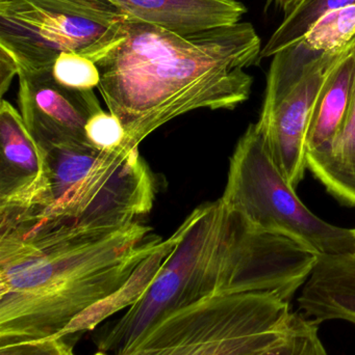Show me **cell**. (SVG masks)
<instances>
[{
    "mask_svg": "<svg viewBox=\"0 0 355 355\" xmlns=\"http://www.w3.org/2000/svg\"><path fill=\"white\" fill-rule=\"evenodd\" d=\"M52 75L64 87L79 91H91L100 83V73L95 62L74 52H63L56 58Z\"/></svg>",
    "mask_w": 355,
    "mask_h": 355,
    "instance_id": "obj_19",
    "label": "cell"
},
{
    "mask_svg": "<svg viewBox=\"0 0 355 355\" xmlns=\"http://www.w3.org/2000/svg\"><path fill=\"white\" fill-rule=\"evenodd\" d=\"M174 246L175 237L172 234L168 239L160 241L156 250L139 265L120 289L88 309L54 338H68L71 335L93 331L100 322L114 313L137 304L156 279Z\"/></svg>",
    "mask_w": 355,
    "mask_h": 355,
    "instance_id": "obj_15",
    "label": "cell"
},
{
    "mask_svg": "<svg viewBox=\"0 0 355 355\" xmlns=\"http://www.w3.org/2000/svg\"><path fill=\"white\" fill-rule=\"evenodd\" d=\"M0 1H4V0H0Z\"/></svg>",
    "mask_w": 355,
    "mask_h": 355,
    "instance_id": "obj_25",
    "label": "cell"
},
{
    "mask_svg": "<svg viewBox=\"0 0 355 355\" xmlns=\"http://www.w3.org/2000/svg\"><path fill=\"white\" fill-rule=\"evenodd\" d=\"M298 306L316 323L345 320L355 323V252L327 256L318 263L302 287Z\"/></svg>",
    "mask_w": 355,
    "mask_h": 355,
    "instance_id": "obj_12",
    "label": "cell"
},
{
    "mask_svg": "<svg viewBox=\"0 0 355 355\" xmlns=\"http://www.w3.org/2000/svg\"><path fill=\"white\" fill-rule=\"evenodd\" d=\"M18 77L19 112L40 148L89 145L85 125L102 110L94 89L64 87L54 79L52 68L20 70Z\"/></svg>",
    "mask_w": 355,
    "mask_h": 355,
    "instance_id": "obj_9",
    "label": "cell"
},
{
    "mask_svg": "<svg viewBox=\"0 0 355 355\" xmlns=\"http://www.w3.org/2000/svg\"><path fill=\"white\" fill-rule=\"evenodd\" d=\"M306 166L333 198L355 207V83L339 131L322 147L306 152Z\"/></svg>",
    "mask_w": 355,
    "mask_h": 355,
    "instance_id": "obj_14",
    "label": "cell"
},
{
    "mask_svg": "<svg viewBox=\"0 0 355 355\" xmlns=\"http://www.w3.org/2000/svg\"><path fill=\"white\" fill-rule=\"evenodd\" d=\"M269 2H275L281 10L285 12V14L291 12L302 0H268Z\"/></svg>",
    "mask_w": 355,
    "mask_h": 355,
    "instance_id": "obj_23",
    "label": "cell"
},
{
    "mask_svg": "<svg viewBox=\"0 0 355 355\" xmlns=\"http://www.w3.org/2000/svg\"><path fill=\"white\" fill-rule=\"evenodd\" d=\"M129 17L108 0L0 1V45L21 68H52L63 52L104 60L126 37Z\"/></svg>",
    "mask_w": 355,
    "mask_h": 355,
    "instance_id": "obj_6",
    "label": "cell"
},
{
    "mask_svg": "<svg viewBox=\"0 0 355 355\" xmlns=\"http://www.w3.org/2000/svg\"><path fill=\"white\" fill-rule=\"evenodd\" d=\"M162 240L139 220L0 232V345L58 335L120 289Z\"/></svg>",
    "mask_w": 355,
    "mask_h": 355,
    "instance_id": "obj_2",
    "label": "cell"
},
{
    "mask_svg": "<svg viewBox=\"0 0 355 355\" xmlns=\"http://www.w3.org/2000/svg\"><path fill=\"white\" fill-rule=\"evenodd\" d=\"M47 187L45 154L31 137L20 112L0 105V220L31 210Z\"/></svg>",
    "mask_w": 355,
    "mask_h": 355,
    "instance_id": "obj_10",
    "label": "cell"
},
{
    "mask_svg": "<svg viewBox=\"0 0 355 355\" xmlns=\"http://www.w3.org/2000/svg\"><path fill=\"white\" fill-rule=\"evenodd\" d=\"M355 39V4L323 15L304 37L308 47L319 52L345 49Z\"/></svg>",
    "mask_w": 355,
    "mask_h": 355,
    "instance_id": "obj_17",
    "label": "cell"
},
{
    "mask_svg": "<svg viewBox=\"0 0 355 355\" xmlns=\"http://www.w3.org/2000/svg\"><path fill=\"white\" fill-rule=\"evenodd\" d=\"M19 67L12 56L0 48V95L3 97L15 76H18Z\"/></svg>",
    "mask_w": 355,
    "mask_h": 355,
    "instance_id": "obj_22",
    "label": "cell"
},
{
    "mask_svg": "<svg viewBox=\"0 0 355 355\" xmlns=\"http://www.w3.org/2000/svg\"><path fill=\"white\" fill-rule=\"evenodd\" d=\"M345 49L324 53L300 40L272 56L256 124L273 162L295 189L308 168L306 139L315 102L329 69Z\"/></svg>",
    "mask_w": 355,
    "mask_h": 355,
    "instance_id": "obj_8",
    "label": "cell"
},
{
    "mask_svg": "<svg viewBox=\"0 0 355 355\" xmlns=\"http://www.w3.org/2000/svg\"><path fill=\"white\" fill-rule=\"evenodd\" d=\"M42 150L45 192L31 210L0 220V231L114 229L151 211L156 179L138 147L125 143L112 151L89 145Z\"/></svg>",
    "mask_w": 355,
    "mask_h": 355,
    "instance_id": "obj_4",
    "label": "cell"
},
{
    "mask_svg": "<svg viewBox=\"0 0 355 355\" xmlns=\"http://www.w3.org/2000/svg\"><path fill=\"white\" fill-rule=\"evenodd\" d=\"M262 43L248 22L181 35L129 19L126 37L96 64L98 91L125 131L140 143L163 125L197 110H235L254 79L244 69L261 58Z\"/></svg>",
    "mask_w": 355,
    "mask_h": 355,
    "instance_id": "obj_1",
    "label": "cell"
},
{
    "mask_svg": "<svg viewBox=\"0 0 355 355\" xmlns=\"http://www.w3.org/2000/svg\"><path fill=\"white\" fill-rule=\"evenodd\" d=\"M65 338H46L0 345V355H75Z\"/></svg>",
    "mask_w": 355,
    "mask_h": 355,
    "instance_id": "obj_21",
    "label": "cell"
},
{
    "mask_svg": "<svg viewBox=\"0 0 355 355\" xmlns=\"http://www.w3.org/2000/svg\"><path fill=\"white\" fill-rule=\"evenodd\" d=\"M129 19L181 35L237 24L247 8L240 0H108Z\"/></svg>",
    "mask_w": 355,
    "mask_h": 355,
    "instance_id": "obj_11",
    "label": "cell"
},
{
    "mask_svg": "<svg viewBox=\"0 0 355 355\" xmlns=\"http://www.w3.org/2000/svg\"><path fill=\"white\" fill-rule=\"evenodd\" d=\"M173 235L174 248L147 291L113 324L124 343L163 315L208 296L272 292L290 302L320 256L262 229L221 198L198 206Z\"/></svg>",
    "mask_w": 355,
    "mask_h": 355,
    "instance_id": "obj_3",
    "label": "cell"
},
{
    "mask_svg": "<svg viewBox=\"0 0 355 355\" xmlns=\"http://www.w3.org/2000/svg\"><path fill=\"white\" fill-rule=\"evenodd\" d=\"M354 325H355V323H354Z\"/></svg>",
    "mask_w": 355,
    "mask_h": 355,
    "instance_id": "obj_26",
    "label": "cell"
},
{
    "mask_svg": "<svg viewBox=\"0 0 355 355\" xmlns=\"http://www.w3.org/2000/svg\"><path fill=\"white\" fill-rule=\"evenodd\" d=\"M354 83L355 39L325 77L308 122L306 152L319 149L337 135L349 108Z\"/></svg>",
    "mask_w": 355,
    "mask_h": 355,
    "instance_id": "obj_13",
    "label": "cell"
},
{
    "mask_svg": "<svg viewBox=\"0 0 355 355\" xmlns=\"http://www.w3.org/2000/svg\"><path fill=\"white\" fill-rule=\"evenodd\" d=\"M265 146L256 124L238 141L221 200L271 233L299 242L319 254L355 252V229L331 225L298 198Z\"/></svg>",
    "mask_w": 355,
    "mask_h": 355,
    "instance_id": "obj_7",
    "label": "cell"
},
{
    "mask_svg": "<svg viewBox=\"0 0 355 355\" xmlns=\"http://www.w3.org/2000/svg\"><path fill=\"white\" fill-rule=\"evenodd\" d=\"M249 355H327L318 323L294 313L285 337L274 345Z\"/></svg>",
    "mask_w": 355,
    "mask_h": 355,
    "instance_id": "obj_18",
    "label": "cell"
},
{
    "mask_svg": "<svg viewBox=\"0 0 355 355\" xmlns=\"http://www.w3.org/2000/svg\"><path fill=\"white\" fill-rule=\"evenodd\" d=\"M95 355H108V354H106V352H97V354H96Z\"/></svg>",
    "mask_w": 355,
    "mask_h": 355,
    "instance_id": "obj_24",
    "label": "cell"
},
{
    "mask_svg": "<svg viewBox=\"0 0 355 355\" xmlns=\"http://www.w3.org/2000/svg\"><path fill=\"white\" fill-rule=\"evenodd\" d=\"M354 4L355 0H302L291 12L285 14L279 28L262 48L261 58H272L304 39L311 27L327 12Z\"/></svg>",
    "mask_w": 355,
    "mask_h": 355,
    "instance_id": "obj_16",
    "label": "cell"
},
{
    "mask_svg": "<svg viewBox=\"0 0 355 355\" xmlns=\"http://www.w3.org/2000/svg\"><path fill=\"white\" fill-rule=\"evenodd\" d=\"M85 130L88 144L95 149L112 151L125 144V131L120 121L104 110L89 119Z\"/></svg>",
    "mask_w": 355,
    "mask_h": 355,
    "instance_id": "obj_20",
    "label": "cell"
},
{
    "mask_svg": "<svg viewBox=\"0 0 355 355\" xmlns=\"http://www.w3.org/2000/svg\"><path fill=\"white\" fill-rule=\"evenodd\" d=\"M293 314L272 292L208 296L163 315L119 355H249L281 341Z\"/></svg>",
    "mask_w": 355,
    "mask_h": 355,
    "instance_id": "obj_5",
    "label": "cell"
}]
</instances>
